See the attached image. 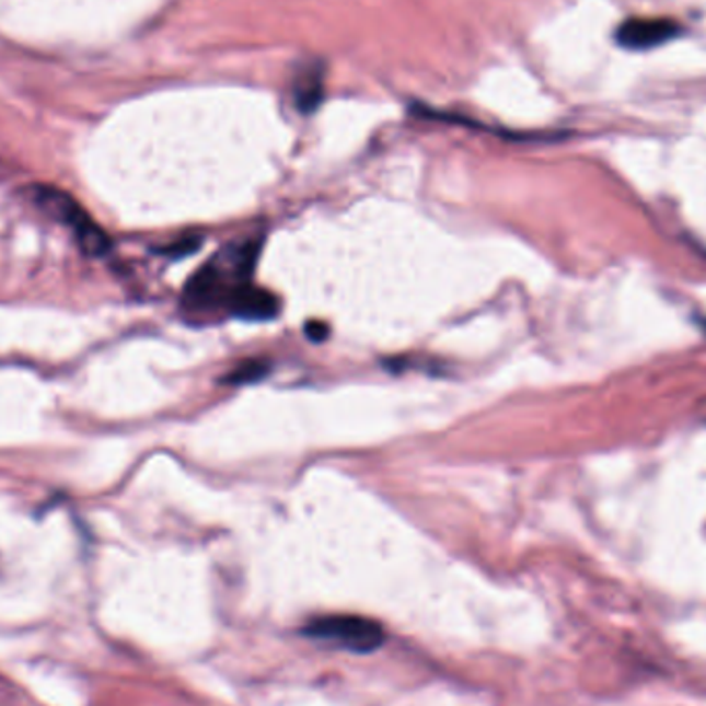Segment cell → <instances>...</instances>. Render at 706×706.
Wrapping results in <instances>:
<instances>
[{
	"mask_svg": "<svg viewBox=\"0 0 706 706\" xmlns=\"http://www.w3.org/2000/svg\"><path fill=\"white\" fill-rule=\"evenodd\" d=\"M323 85H325V77H323V67H319V65L302 69V73L296 77L293 100L302 114H312L321 106Z\"/></svg>",
	"mask_w": 706,
	"mask_h": 706,
	"instance_id": "6",
	"label": "cell"
},
{
	"mask_svg": "<svg viewBox=\"0 0 706 706\" xmlns=\"http://www.w3.org/2000/svg\"><path fill=\"white\" fill-rule=\"evenodd\" d=\"M302 634L312 640L331 643L339 649L351 652H372L381 649L386 640V633L381 622L370 617L351 616V614H331L309 620Z\"/></svg>",
	"mask_w": 706,
	"mask_h": 706,
	"instance_id": "3",
	"label": "cell"
},
{
	"mask_svg": "<svg viewBox=\"0 0 706 706\" xmlns=\"http://www.w3.org/2000/svg\"><path fill=\"white\" fill-rule=\"evenodd\" d=\"M32 197L39 209L71 230L79 248L88 256H102L108 251V235L71 195L58 190L56 186H34Z\"/></svg>",
	"mask_w": 706,
	"mask_h": 706,
	"instance_id": "2",
	"label": "cell"
},
{
	"mask_svg": "<svg viewBox=\"0 0 706 706\" xmlns=\"http://www.w3.org/2000/svg\"><path fill=\"white\" fill-rule=\"evenodd\" d=\"M269 372V363L263 360H248V362L238 366L232 377H228L225 381L232 384H242V382H253L263 379Z\"/></svg>",
	"mask_w": 706,
	"mask_h": 706,
	"instance_id": "7",
	"label": "cell"
},
{
	"mask_svg": "<svg viewBox=\"0 0 706 706\" xmlns=\"http://www.w3.org/2000/svg\"><path fill=\"white\" fill-rule=\"evenodd\" d=\"M279 312V300L271 291L251 286L238 296L230 314L242 321H271Z\"/></svg>",
	"mask_w": 706,
	"mask_h": 706,
	"instance_id": "5",
	"label": "cell"
},
{
	"mask_svg": "<svg viewBox=\"0 0 706 706\" xmlns=\"http://www.w3.org/2000/svg\"><path fill=\"white\" fill-rule=\"evenodd\" d=\"M680 34V25L673 19L636 18L624 21L617 27L616 39L628 50H651Z\"/></svg>",
	"mask_w": 706,
	"mask_h": 706,
	"instance_id": "4",
	"label": "cell"
},
{
	"mask_svg": "<svg viewBox=\"0 0 706 706\" xmlns=\"http://www.w3.org/2000/svg\"><path fill=\"white\" fill-rule=\"evenodd\" d=\"M326 333H328V328L323 323H309L306 325V335H309L310 339H314V342H323V339H326Z\"/></svg>",
	"mask_w": 706,
	"mask_h": 706,
	"instance_id": "8",
	"label": "cell"
},
{
	"mask_svg": "<svg viewBox=\"0 0 706 706\" xmlns=\"http://www.w3.org/2000/svg\"><path fill=\"white\" fill-rule=\"evenodd\" d=\"M258 240H235L213 254L186 283L182 306L190 312H213L234 306L238 296L253 286Z\"/></svg>",
	"mask_w": 706,
	"mask_h": 706,
	"instance_id": "1",
	"label": "cell"
}]
</instances>
